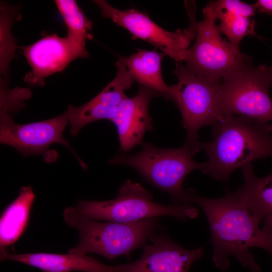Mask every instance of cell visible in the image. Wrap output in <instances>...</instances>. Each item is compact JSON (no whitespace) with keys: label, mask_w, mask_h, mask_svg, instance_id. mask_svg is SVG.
<instances>
[{"label":"cell","mask_w":272,"mask_h":272,"mask_svg":"<svg viewBox=\"0 0 272 272\" xmlns=\"http://www.w3.org/2000/svg\"><path fill=\"white\" fill-rule=\"evenodd\" d=\"M190 202L198 205L206 215L213 245V260L222 271L230 265L228 258L235 256L251 272H261L249 249L258 247L272 258V240L259 227L261 221L250 211L237 191L228 190L220 198H211L188 188Z\"/></svg>","instance_id":"6da1fadb"},{"label":"cell","mask_w":272,"mask_h":272,"mask_svg":"<svg viewBox=\"0 0 272 272\" xmlns=\"http://www.w3.org/2000/svg\"><path fill=\"white\" fill-rule=\"evenodd\" d=\"M213 126V139L199 147L208 157L200 171L214 179L227 183L237 169L272 157V124L227 114Z\"/></svg>","instance_id":"7a4b0ae2"},{"label":"cell","mask_w":272,"mask_h":272,"mask_svg":"<svg viewBox=\"0 0 272 272\" xmlns=\"http://www.w3.org/2000/svg\"><path fill=\"white\" fill-rule=\"evenodd\" d=\"M63 217L66 224L79 234L78 244L68 253H94L110 260L121 255L129 259L131 252L144 247L159 228V218L132 223L100 221L84 216L76 207H67Z\"/></svg>","instance_id":"3957f363"},{"label":"cell","mask_w":272,"mask_h":272,"mask_svg":"<svg viewBox=\"0 0 272 272\" xmlns=\"http://www.w3.org/2000/svg\"><path fill=\"white\" fill-rule=\"evenodd\" d=\"M195 154L185 143L179 148H159L144 143L138 153L116 156L109 163L134 169L147 182L167 193L173 205L191 204L188 188L184 189L183 183L189 173L202 167V163L193 160Z\"/></svg>","instance_id":"277c9868"},{"label":"cell","mask_w":272,"mask_h":272,"mask_svg":"<svg viewBox=\"0 0 272 272\" xmlns=\"http://www.w3.org/2000/svg\"><path fill=\"white\" fill-rule=\"evenodd\" d=\"M76 207L88 218L121 223L136 222L163 216L185 221L196 218L198 214V210L191 204L165 205L154 202L149 191L140 183L130 179L125 180L121 184L115 198L80 200Z\"/></svg>","instance_id":"5b68a950"},{"label":"cell","mask_w":272,"mask_h":272,"mask_svg":"<svg viewBox=\"0 0 272 272\" xmlns=\"http://www.w3.org/2000/svg\"><path fill=\"white\" fill-rule=\"evenodd\" d=\"M173 73L178 83L169 86L170 99L180 110L182 123L187 132L185 143L196 153L200 151L198 130L204 126H214L224 116L218 95L221 80L199 76L182 62H176Z\"/></svg>","instance_id":"8992f818"},{"label":"cell","mask_w":272,"mask_h":272,"mask_svg":"<svg viewBox=\"0 0 272 272\" xmlns=\"http://www.w3.org/2000/svg\"><path fill=\"white\" fill-rule=\"evenodd\" d=\"M203 20L197 23L196 40L185 52L184 66L195 74L222 80L227 75L252 64V58L221 36L208 3Z\"/></svg>","instance_id":"52a82bcc"},{"label":"cell","mask_w":272,"mask_h":272,"mask_svg":"<svg viewBox=\"0 0 272 272\" xmlns=\"http://www.w3.org/2000/svg\"><path fill=\"white\" fill-rule=\"evenodd\" d=\"M270 66H248L224 77L218 92L223 115L237 114L268 122L272 120Z\"/></svg>","instance_id":"ba28073f"},{"label":"cell","mask_w":272,"mask_h":272,"mask_svg":"<svg viewBox=\"0 0 272 272\" xmlns=\"http://www.w3.org/2000/svg\"><path fill=\"white\" fill-rule=\"evenodd\" d=\"M101 15L127 29L135 38L144 40L159 48L175 60L182 62L186 50L196 35L197 23L195 18L194 2L186 5L189 16V25L183 30L175 32L165 30L150 19L147 15L134 9L120 10L104 0H96Z\"/></svg>","instance_id":"9c48e42d"},{"label":"cell","mask_w":272,"mask_h":272,"mask_svg":"<svg viewBox=\"0 0 272 272\" xmlns=\"http://www.w3.org/2000/svg\"><path fill=\"white\" fill-rule=\"evenodd\" d=\"M68 123L66 111L51 119L26 124L16 123L11 114L1 113L0 142L13 147L25 156L42 155L51 145L59 144L70 150L86 169V164L63 137Z\"/></svg>","instance_id":"30bf717a"},{"label":"cell","mask_w":272,"mask_h":272,"mask_svg":"<svg viewBox=\"0 0 272 272\" xmlns=\"http://www.w3.org/2000/svg\"><path fill=\"white\" fill-rule=\"evenodd\" d=\"M149 240L138 259L115 265V272H188L204 254L202 248H185L164 233L155 232Z\"/></svg>","instance_id":"8fae6325"},{"label":"cell","mask_w":272,"mask_h":272,"mask_svg":"<svg viewBox=\"0 0 272 272\" xmlns=\"http://www.w3.org/2000/svg\"><path fill=\"white\" fill-rule=\"evenodd\" d=\"M117 69L113 80L97 95L78 107L69 105L66 112L70 124V135H77L80 130L93 122L114 117L121 102L127 97L126 90L133 82L125 64L119 58L115 63Z\"/></svg>","instance_id":"7c38bea8"},{"label":"cell","mask_w":272,"mask_h":272,"mask_svg":"<svg viewBox=\"0 0 272 272\" xmlns=\"http://www.w3.org/2000/svg\"><path fill=\"white\" fill-rule=\"evenodd\" d=\"M20 48L31 68L24 81L32 86H43L45 78L63 71L72 61L80 57L65 37L55 34Z\"/></svg>","instance_id":"4fadbf2b"},{"label":"cell","mask_w":272,"mask_h":272,"mask_svg":"<svg viewBox=\"0 0 272 272\" xmlns=\"http://www.w3.org/2000/svg\"><path fill=\"white\" fill-rule=\"evenodd\" d=\"M161 95L149 87L140 85L135 96L126 97L120 103L111 121L116 126L123 153L143 144L145 132L152 131V118L148 112L149 105L154 97Z\"/></svg>","instance_id":"5bb4252c"},{"label":"cell","mask_w":272,"mask_h":272,"mask_svg":"<svg viewBox=\"0 0 272 272\" xmlns=\"http://www.w3.org/2000/svg\"><path fill=\"white\" fill-rule=\"evenodd\" d=\"M1 260H12L38 268L44 272H115V266L105 264L87 254L52 253H7Z\"/></svg>","instance_id":"9a60e30c"},{"label":"cell","mask_w":272,"mask_h":272,"mask_svg":"<svg viewBox=\"0 0 272 272\" xmlns=\"http://www.w3.org/2000/svg\"><path fill=\"white\" fill-rule=\"evenodd\" d=\"M35 194L31 186H24L3 212L0 220V257L9 253L28 225Z\"/></svg>","instance_id":"2e32d148"},{"label":"cell","mask_w":272,"mask_h":272,"mask_svg":"<svg viewBox=\"0 0 272 272\" xmlns=\"http://www.w3.org/2000/svg\"><path fill=\"white\" fill-rule=\"evenodd\" d=\"M165 54L155 50H138L120 59L126 65L133 81L153 89L166 99L170 98V90L161 72V61Z\"/></svg>","instance_id":"e0dca14e"},{"label":"cell","mask_w":272,"mask_h":272,"mask_svg":"<svg viewBox=\"0 0 272 272\" xmlns=\"http://www.w3.org/2000/svg\"><path fill=\"white\" fill-rule=\"evenodd\" d=\"M244 183L237 192L250 211L262 219L272 217V174L259 177L251 164L241 168Z\"/></svg>","instance_id":"ac0fdd59"},{"label":"cell","mask_w":272,"mask_h":272,"mask_svg":"<svg viewBox=\"0 0 272 272\" xmlns=\"http://www.w3.org/2000/svg\"><path fill=\"white\" fill-rule=\"evenodd\" d=\"M54 2L67 27L65 37L80 57H87L89 54L85 47L86 42L91 38L92 22L76 1L56 0Z\"/></svg>","instance_id":"d6986e66"},{"label":"cell","mask_w":272,"mask_h":272,"mask_svg":"<svg viewBox=\"0 0 272 272\" xmlns=\"http://www.w3.org/2000/svg\"><path fill=\"white\" fill-rule=\"evenodd\" d=\"M209 4L215 21H219V24H216L218 31L234 45L239 47L241 41L246 36H257L255 22L251 18L234 14L220 7L216 1Z\"/></svg>","instance_id":"ffe728a7"},{"label":"cell","mask_w":272,"mask_h":272,"mask_svg":"<svg viewBox=\"0 0 272 272\" xmlns=\"http://www.w3.org/2000/svg\"><path fill=\"white\" fill-rule=\"evenodd\" d=\"M19 18L18 10L15 8L1 3L0 15V72L1 80L7 81L10 64L15 57L16 48L11 27L15 20Z\"/></svg>","instance_id":"44dd1931"},{"label":"cell","mask_w":272,"mask_h":272,"mask_svg":"<svg viewBox=\"0 0 272 272\" xmlns=\"http://www.w3.org/2000/svg\"><path fill=\"white\" fill-rule=\"evenodd\" d=\"M216 3L222 8L236 15L251 18L256 11L253 5L238 0H219Z\"/></svg>","instance_id":"7402d4cb"},{"label":"cell","mask_w":272,"mask_h":272,"mask_svg":"<svg viewBox=\"0 0 272 272\" xmlns=\"http://www.w3.org/2000/svg\"><path fill=\"white\" fill-rule=\"evenodd\" d=\"M253 5L259 13L272 15V0H258Z\"/></svg>","instance_id":"603a6c76"},{"label":"cell","mask_w":272,"mask_h":272,"mask_svg":"<svg viewBox=\"0 0 272 272\" xmlns=\"http://www.w3.org/2000/svg\"><path fill=\"white\" fill-rule=\"evenodd\" d=\"M264 220V222L263 229L270 237L272 240V217L265 218Z\"/></svg>","instance_id":"cb8c5ba5"},{"label":"cell","mask_w":272,"mask_h":272,"mask_svg":"<svg viewBox=\"0 0 272 272\" xmlns=\"http://www.w3.org/2000/svg\"><path fill=\"white\" fill-rule=\"evenodd\" d=\"M270 67H271V71H272V66H270Z\"/></svg>","instance_id":"d4e9b609"}]
</instances>
